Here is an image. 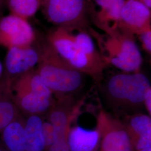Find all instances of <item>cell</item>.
Returning <instances> with one entry per match:
<instances>
[{"label":"cell","mask_w":151,"mask_h":151,"mask_svg":"<svg viewBox=\"0 0 151 151\" xmlns=\"http://www.w3.org/2000/svg\"><path fill=\"white\" fill-rule=\"evenodd\" d=\"M0 151H1V148H0Z\"/></svg>","instance_id":"484cf974"},{"label":"cell","mask_w":151,"mask_h":151,"mask_svg":"<svg viewBox=\"0 0 151 151\" xmlns=\"http://www.w3.org/2000/svg\"><path fill=\"white\" fill-rule=\"evenodd\" d=\"M43 121L36 115L27 119L24 125L25 151H43L45 143L42 132Z\"/></svg>","instance_id":"5bb4252c"},{"label":"cell","mask_w":151,"mask_h":151,"mask_svg":"<svg viewBox=\"0 0 151 151\" xmlns=\"http://www.w3.org/2000/svg\"><path fill=\"white\" fill-rule=\"evenodd\" d=\"M129 137L133 151L151 147V118L148 115L137 114L124 124Z\"/></svg>","instance_id":"30bf717a"},{"label":"cell","mask_w":151,"mask_h":151,"mask_svg":"<svg viewBox=\"0 0 151 151\" xmlns=\"http://www.w3.org/2000/svg\"><path fill=\"white\" fill-rule=\"evenodd\" d=\"M139 38L142 46L148 53H151V27L146 29L137 35Z\"/></svg>","instance_id":"ffe728a7"},{"label":"cell","mask_w":151,"mask_h":151,"mask_svg":"<svg viewBox=\"0 0 151 151\" xmlns=\"http://www.w3.org/2000/svg\"><path fill=\"white\" fill-rule=\"evenodd\" d=\"M151 27V9L137 0H125L122 11L119 27L137 36Z\"/></svg>","instance_id":"9c48e42d"},{"label":"cell","mask_w":151,"mask_h":151,"mask_svg":"<svg viewBox=\"0 0 151 151\" xmlns=\"http://www.w3.org/2000/svg\"><path fill=\"white\" fill-rule=\"evenodd\" d=\"M125 0H89L90 22L104 32L119 27Z\"/></svg>","instance_id":"ba28073f"},{"label":"cell","mask_w":151,"mask_h":151,"mask_svg":"<svg viewBox=\"0 0 151 151\" xmlns=\"http://www.w3.org/2000/svg\"></svg>","instance_id":"4316f807"},{"label":"cell","mask_w":151,"mask_h":151,"mask_svg":"<svg viewBox=\"0 0 151 151\" xmlns=\"http://www.w3.org/2000/svg\"><path fill=\"white\" fill-rule=\"evenodd\" d=\"M88 31L96 40L103 61L124 72H139L142 57L135 43V36L119 27L100 33L91 27Z\"/></svg>","instance_id":"7a4b0ae2"},{"label":"cell","mask_w":151,"mask_h":151,"mask_svg":"<svg viewBox=\"0 0 151 151\" xmlns=\"http://www.w3.org/2000/svg\"><path fill=\"white\" fill-rule=\"evenodd\" d=\"M11 14L27 20L40 8V0H7Z\"/></svg>","instance_id":"e0dca14e"},{"label":"cell","mask_w":151,"mask_h":151,"mask_svg":"<svg viewBox=\"0 0 151 151\" xmlns=\"http://www.w3.org/2000/svg\"><path fill=\"white\" fill-rule=\"evenodd\" d=\"M5 4V0H0V14H1L4 6Z\"/></svg>","instance_id":"603a6c76"},{"label":"cell","mask_w":151,"mask_h":151,"mask_svg":"<svg viewBox=\"0 0 151 151\" xmlns=\"http://www.w3.org/2000/svg\"><path fill=\"white\" fill-rule=\"evenodd\" d=\"M151 88L149 79L140 72L116 74L106 85L109 97L114 103L125 106L144 104L146 93Z\"/></svg>","instance_id":"5b68a950"},{"label":"cell","mask_w":151,"mask_h":151,"mask_svg":"<svg viewBox=\"0 0 151 151\" xmlns=\"http://www.w3.org/2000/svg\"><path fill=\"white\" fill-rule=\"evenodd\" d=\"M16 91L17 94L30 92L39 97L53 100V92L46 86L37 70H32L22 74L17 84Z\"/></svg>","instance_id":"4fadbf2b"},{"label":"cell","mask_w":151,"mask_h":151,"mask_svg":"<svg viewBox=\"0 0 151 151\" xmlns=\"http://www.w3.org/2000/svg\"><path fill=\"white\" fill-rule=\"evenodd\" d=\"M39 53L31 46L12 47L6 56V68L12 75L24 74L38 64Z\"/></svg>","instance_id":"8fae6325"},{"label":"cell","mask_w":151,"mask_h":151,"mask_svg":"<svg viewBox=\"0 0 151 151\" xmlns=\"http://www.w3.org/2000/svg\"><path fill=\"white\" fill-rule=\"evenodd\" d=\"M139 151H151V147L146 148H144V149L141 150Z\"/></svg>","instance_id":"cb8c5ba5"},{"label":"cell","mask_w":151,"mask_h":151,"mask_svg":"<svg viewBox=\"0 0 151 151\" xmlns=\"http://www.w3.org/2000/svg\"><path fill=\"white\" fill-rule=\"evenodd\" d=\"M34 30L27 20L12 14L0 19V44L9 48L31 46Z\"/></svg>","instance_id":"52a82bcc"},{"label":"cell","mask_w":151,"mask_h":151,"mask_svg":"<svg viewBox=\"0 0 151 151\" xmlns=\"http://www.w3.org/2000/svg\"><path fill=\"white\" fill-rule=\"evenodd\" d=\"M39 75L46 86L60 99L70 96L83 83V73L62 58L48 42L39 53Z\"/></svg>","instance_id":"3957f363"},{"label":"cell","mask_w":151,"mask_h":151,"mask_svg":"<svg viewBox=\"0 0 151 151\" xmlns=\"http://www.w3.org/2000/svg\"><path fill=\"white\" fill-rule=\"evenodd\" d=\"M100 134L99 151H133L123 123L104 111L97 116V127Z\"/></svg>","instance_id":"8992f818"},{"label":"cell","mask_w":151,"mask_h":151,"mask_svg":"<svg viewBox=\"0 0 151 151\" xmlns=\"http://www.w3.org/2000/svg\"><path fill=\"white\" fill-rule=\"evenodd\" d=\"M100 134L94 130L84 129L79 126L70 127L68 136L70 151H93L100 142Z\"/></svg>","instance_id":"7c38bea8"},{"label":"cell","mask_w":151,"mask_h":151,"mask_svg":"<svg viewBox=\"0 0 151 151\" xmlns=\"http://www.w3.org/2000/svg\"><path fill=\"white\" fill-rule=\"evenodd\" d=\"M144 105L148 112V115L151 116V88L146 93V97L144 100Z\"/></svg>","instance_id":"44dd1931"},{"label":"cell","mask_w":151,"mask_h":151,"mask_svg":"<svg viewBox=\"0 0 151 151\" xmlns=\"http://www.w3.org/2000/svg\"><path fill=\"white\" fill-rule=\"evenodd\" d=\"M42 132L45 143V150L47 151L53 144L55 139L54 127L49 121L43 122Z\"/></svg>","instance_id":"d6986e66"},{"label":"cell","mask_w":151,"mask_h":151,"mask_svg":"<svg viewBox=\"0 0 151 151\" xmlns=\"http://www.w3.org/2000/svg\"><path fill=\"white\" fill-rule=\"evenodd\" d=\"M3 138L10 151H25L24 125L12 121L4 129Z\"/></svg>","instance_id":"2e32d148"},{"label":"cell","mask_w":151,"mask_h":151,"mask_svg":"<svg viewBox=\"0 0 151 151\" xmlns=\"http://www.w3.org/2000/svg\"><path fill=\"white\" fill-rule=\"evenodd\" d=\"M40 7L55 27H90L89 0H40Z\"/></svg>","instance_id":"277c9868"},{"label":"cell","mask_w":151,"mask_h":151,"mask_svg":"<svg viewBox=\"0 0 151 151\" xmlns=\"http://www.w3.org/2000/svg\"><path fill=\"white\" fill-rule=\"evenodd\" d=\"M14 116V105L9 101L0 100V130L13 121Z\"/></svg>","instance_id":"ac0fdd59"},{"label":"cell","mask_w":151,"mask_h":151,"mask_svg":"<svg viewBox=\"0 0 151 151\" xmlns=\"http://www.w3.org/2000/svg\"><path fill=\"white\" fill-rule=\"evenodd\" d=\"M17 95L21 108L32 115H37V114L44 113L54 106L53 100L39 97L30 92L22 93Z\"/></svg>","instance_id":"9a60e30c"},{"label":"cell","mask_w":151,"mask_h":151,"mask_svg":"<svg viewBox=\"0 0 151 151\" xmlns=\"http://www.w3.org/2000/svg\"><path fill=\"white\" fill-rule=\"evenodd\" d=\"M142 2L145 5L147 6L148 8L151 9V0H137Z\"/></svg>","instance_id":"7402d4cb"},{"label":"cell","mask_w":151,"mask_h":151,"mask_svg":"<svg viewBox=\"0 0 151 151\" xmlns=\"http://www.w3.org/2000/svg\"><path fill=\"white\" fill-rule=\"evenodd\" d=\"M1 72H2V65H1V64L0 63V75H1Z\"/></svg>","instance_id":"d4e9b609"},{"label":"cell","mask_w":151,"mask_h":151,"mask_svg":"<svg viewBox=\"0 0 151 151\" xmlns=\"http://www.w3.org/2000/svg\"><path fill=\"white\" fill-rule=\"evenodd\" d=\"M88 29L55 27L49 32L47 42L76 70L99 79L106 65L96 48Z\"/></svg>","instance_id":"6da1fadb"}]
</instances>
